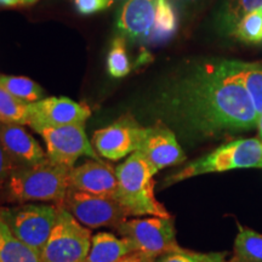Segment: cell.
<instances>
[{"mask_svg": "<svg viewBox=\"0 0 262 262\" xmlns=\"http://www.w3.org/2000/svg\"><path fill=\"white\" fill-rule=\"evenodd\" d=\"M160 107L170 120L193 135L211 137L257 126L253 101L221 62L193 67L166 88Z\"/></svg>", "mask_w": 262, "mask_h": 262, "instance_id": "obj_1", "label": "cell"}, {"mask_svg": "<svg viewBox=\"0 0 262 262\" xmlns=\"http://www.w3.org/2000/svg\"><path fill=\"white\" fill-rule=\"evenodd\" d=\"M72 168L48 158L32 165L18 166L4 183L9 202H56L61 204L70 189Z\"/></svg>", "mask_w": 262, "mask_h": 262, "instance_id": "obj_2", "label": "cell"}, {"mask_svg": "<svg viewBox=\"0 0 262 262\" xmlns=\"http://www.w3.org/2000/svg\"><path fill=\"white\" fill-rule=\"evenodd\" d=\"M117 170L118 188L114 198L127 215H152L170 217L155 195V169L141 153L134 152Z\"/></svg>", "mask_w": 262, "mask_h": 262, "instance_id": "obj_3", "label": "cell"}, {"mask_svg": "<svg viewBox=\"0 0 262 262\" xmlns=\"http://www.w3.org/2000/svg\"><path fill=\"white\" fill-rule=\"evenodd\" d=\"M247 168H262V140L239 139L231 141L170 175L165 180V185H173L205 173Z\"/></svg>", "mask_w": 262, "mask_h": 262, "instance_id": "obj_4", "label": "cell"}, {"mask_svg": "<svg viewBox=\"0 0 262 262\" xmlns=\"http://www.w3.org/2000/svg\"><path fill=\"white\" fill-rule=\"evenodd\" d=\"M57 206L56 222L40 253L41 262H84L93 235L63 206Z\"/></svg>", "mask_w": 262, "mask_h": 262, "instance_id": "obj_5", "label": "cell"}, {"mask_svg": "<svg viewBox=\"0 0 262 262\" xmlns=\"http://www.w3.org/2000/svg\"><path fill=\"white\" fill-rule=\"evenodd\" d=\"M58 206L21 204L0 208V217L26 245L40 255L57 219Z\"/></svg>", "mask_w": 262, "mask_h": 262, "instance_id": "obj_6", "label": "cell"}, {"mask_svg": "<svg viewBox=\"0 0 262 262\" xmlns=\"http://www.w3.org/2000/svg\"><path fill=\"white\" fill-rule=\"evenodd\" d=\"M117 231L122 237L129 239L136 253L143 254L152 260L183 250L176 243L171 217L152 216L149 219L125 220L118 226Z\"/></svg>", "mask_w": 262, "mask_h": 262, "instance_id": "obj_7", "label": "cell"}, {"mask_svg": "<svg viewBox=\"0 0 262 262\" xmlns=\"http://www.w3.org/2000/svg\"><path fill=\"white\" fill-rule=\"evenodd\" d=\"M83 226L90 228L118 227L129 215L116 198L89 194L70 188L61 204Z\"/></svg>", "mask_w": 262, "mask_h": 262, "instance_id": "obj_8", "label": "cell"}, {"mask_svg": "<svg viewBox=\"0 0 262 262\" xmlns=\"http://www.w3.org/2000/svg\"><path fill=\"white\" fill-rule=\"evenodd\" d=\"M38 134L47 143V157L60 165L74 168L80 157L101 160L85 134L84 125L73 124L57 127H45Z\"/></svg>", "mask_w": 262, "mask_h": 262, "instance_id": "obj_9", "label": "cell"}, {"mask_svg": "<svg viewBox=\"0 0 262 262\" xmlns=\"http://www.w3.org/2000/svg\"><path fill=\"white\" fill-rule=\"evenodd\" d=\"M91 111L86 104L67 97H47L31 103L28 125L34 131L80 124L84 125Z\"/></svg>", "mask_w": 262, "mask_h": 262, "instance_id": "obj_10", "label": "cell"}, {"mask_svg": "<svg viewBox=\"0 0 262 262\" xmlns=\"http://www.w3.org/2000/svg\"><path fill=\"white\" fill-rule=\"evenodd\" d=\"M145 127L131 118H122L112 125L95 131L93 145L103 158L120 160L139 149Z\"/></svg>", "mask_w": 262, "mask_h": 262, "instance_id": "obj_11", "label": "cell"}, {"mask_svg": "<svg viewBox=\"0 0 262 262\" xmlns=\"http://www.w3.org/2000/svg\"><path fill=\"white\" fill-rule=\"evenodd\" d=\"M136 152L145 157L156 172L186 159L173 131L162 123L145 127V134Z\"/></svg>", "mask_w": 262, "mask_h": 262, "instance_id": "obj_12", "label": "cell"}, {"mask_svg": "<svg viewBox=\"0 0 262 262\" xmlns=\"http://www.w3.org/2000/svg\"><path fill=\"white\" fill-rule=\"evenodd\" d=\"M70 188L89 194L114 198L118 188L117 170L102 160H88L77 168H72Z\"/></svg>", "mask_w": 262, "mask_h": 262, "instance_id": "obj_13", "label": "cell"}, {"mask_svg": "<svg viewBox=\"0 0 262 262\" xmlns=\"http://www.w3.org/2000/svg\"><path fill=\"white\" fill-rule=\"evenodd\" d=\"M158 0H127L117 19L118 31L131 41L148 38L155 24Z\"/></svg>", "mask_w": 262, "mask_h": 262, "instance_id": "obj_14", "label": "cell"}, {"mask_svg": "<svg viewBox=\"0 0 262 262\" xmlns=\"http://www.w3.org/2000/svg\"><path fill=\"white\" fill-rule=\"evenodd\" d=\"M0 145L18 166L32 165L47 158L38 141L19 124L0 122Z\"/></svg>", "mask_w": 262, "mask_h": 262, "instance_id": "obj_15", "label": "cell"}, {"mask_svg": "<svg viewBox=\"0 0 262 262\" xmlns=\"http://www.w3.org/2000/svg\"><path fill=\"white\" fill-rule=\"evenodd\" d=\"M229 77L238 81L253 101L257 116L262 114V67L256 63L241 61H221Z\"/></svg>", "mask_w": 262, "mask_h": 262, "instance_id": "obj_16", "label": "cell"}, {"mask_svg": "<svg viewBox=\"0 0 262 262\" xmlns=\"http://www.w3.org/2000/svg\"><path fill=\"white\" fill-rule=\"evenodd\" d=\"M131 253L136 251L129 239L100 232L91 237L90 250L84 262H118Z\"/></svg>", "mask_w": 262, "mask_h": 262, "instance_id": "obj_17", "label": "cell"}, {"mask_svg": "<svg viewBox=\"0 0 262 262\" xmlns=\"http://www.w3.org/2000/svg\"><path fill=\"white\" fill-rule=\"evenodd\" d=\"M0 262H41L40 255L12 233L0 217Z\"/></svg>", "mask_w": 262, "mask_h": 262, "instance_id": "obj_18", "label": "cell"}, {"mask_svg": "<svg viewBox=\"0 0 262 262\" xmlns=\"http://www.w3.org/2000/svg\"><path fill=\"white\" fill-rule=\"evenodd\" d=\"M229 262H262V234L239 226L234 255Z\"/></svg>", "mask_w": 262, "mask_h": 262, "instance_id": "obj_19", "label": "cell"}, {"mask_svg": "<svg viewBox=\"0 0 262 262\" xmlns=\"http://www.w3.org/2000/svg\"><path fill=\"white\" fill-rule=\"evenodd\" d=\"M178 28V16L171 0H158L155 16V24L150 31L149 40L160 42L172 37Z\"/></svg>", "mask_w": 262, "mask_h": 262, "instance_id": "obj_20", "label": "cell"}, {"mask_svg": "<svg viewBox=\"0 0 262 262\" xmlns=\"http://www.w3.org/2000/svg\"><path fill=\"white\" fill-rule=\"evenodd\" d=\"M0 86L4 88L12 96L28 103L40 101L44 96L40 85L26 77L0 75Z\"/></svg>", "mask_w": 262, "mask_h": 262, "instance_id": "obj_21", "label": "cell"}, {"mask_svg": "<svg viewBox=\"0 0 262 262\" xmlns=\"http://www.w3.org/2000/svg\"><path fill=\"white\" fill-rule=\"evenodd\" d=\"M29 114L31 103L16 98L0 86V122L28 125Z\"/></svg>", "mask_w": 262, "mask_h": 262, "instance_id": "obj_22", "label": "cell"}, {"mask_svg": "<svg viewBox=\"0 0 262 262\" xmlns=\"http://www.w3.org/2000/svg\"><path fill=\"white\" fill-rule=\"evenodd\" d=\"M107 70L113 78H123L130 72L131 64L126 52L125 38L117 37L113 39L107 55Z\"/></svg>", "mask_w": 262, "mask_h": 262, "instance_id": "obj_23", "label": "cell"}, {"mask_svg": "<svg viewBox=\"0 0 262 262\" xmlns=\"http://www.w3.org/2000/svg\"><path fill=\"white\" fill-rule=\"evenodd\" d=\"M232 34L244 42H260L262 40V9L245 15L232 29Z\"/></svg>", "mask_w": 262, "mask_h": 262, "instance_id": "obj_24", "label": "cell"}, {"mask_svg": "<svg viewBox=\"0 0 262 262\" xmlns=\"http://www.w3.org/2000/svg\"><path fill=\"white\" fill-rule=\"evenodd\" d=\"M258 9H262V0H231L226 8L224 21L229 28L233 29L245 15Z\"/></svg>", "mask_w": 262, "mask_h": 262, "instance_id": "obj_25", "label": "cell"}, {"mask_svg": "<svg viewBox=\"0 0 262 262\" xmlns=\"http://www.w3.org/2000/svg\"><path fill=\"white\" fill-rule=\"evenodd\" d=\"M157 262H225L222 255H199L183 249L179 253L166 254Z\"/></svg>", "mask_w": 262, "mask_h": 262, "instance_id": "obj_26", "label": "cell"}, {"mask_svg": "<svg viewBox=\"0 0 262 262\" xmlns=\"http://www.w3.org/2000/svg\"><path fill=\"white\" fill-rule=\"evenodd\" d=\"M113 0H74L75 9L81 15H93L106 10L112 5Z\"/></svg>", "mask_w": 262, "mask_h": 262, "instance_id": "obj_27", "label": "cell"}, {"mask_svg": "<svg viewBox=\"0 0 262 262\" xmlns=\"http://www.w3.org/2000/svg\"><path fill=\"white\" fill-rule=\"evenodd\" d=\"M16 168H18L17 164L12 160L11 157L6 153V150L0 145V186H4L6 180L9 179V176L11 175Z\"/></svg>", "mask_w": 262, "mask_h": 262, "instance_id": "obj_28", "label": "cell"}, {"mask_svg": "<svg viewBox=\"0 0 262 262\" xmlns=\"http://www.w3.org/2000/svg\"><path fill=\"white\" fill-rule=\"evenodd\" d=\"M118 262H155V260L145 256V255L141 253H131Z\"/></svg>", "mask_w": 262, "mask_h": 262, "instance_id": "obj_29", "label": "cell"}, {"mask_svg": "<svg viewBox=\"0 0 262 262\" xmlns=\"http://www.w3.org/2000/svg\"><path fill=\"white\" fill-rule=\"evenodd\" d=\"M22 5L21 0H0V6H19Z\"/></svg>", "mask_w": 262, "mask_h": 262, "instance_id": "obj_30", "label": "cell"}, {"mask_svg": "<svg viewBox=\"0 0 262 262\" xmlns=\"http://www.w3.org/2000/svg\"><path fill=\"white\" fill-rule=\"evenodd\" d=\"M257 127H258V133H260V136H261V140H262V114L260 117H258Z\"/></svg>", "mask_w": 262, "mask_h": 262, "instance_id": "obj_31", "label": "cell"}, {"mask_svg": "<svg viewBox=\"0 0 262 262\" xmlns=\"http://www.w3.org/2000/svg\"><path fill=\"white\" fill-rule=\"evenodd\" d=\"M22 2V5H31V4H34L35 2H38V0H21Z\"/></svg>", "mask_w": 262, "mask_h": 262, "instance_id": "obj_32", "label": "cell"}]
</instances>
